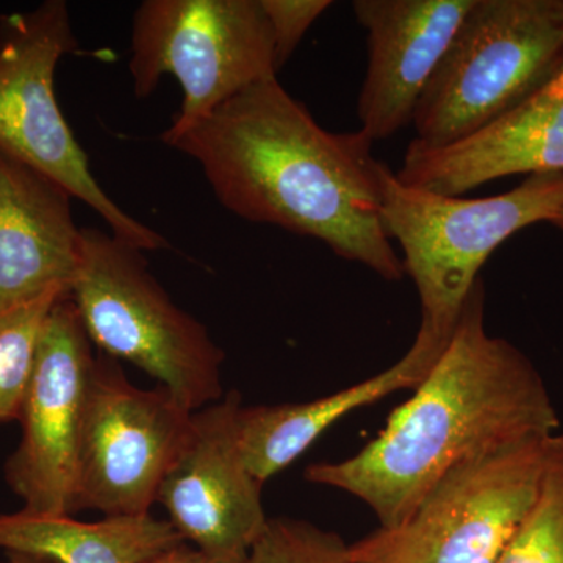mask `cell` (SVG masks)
Here are the masks:
<instances>
[{"mask_svg": "<svg viewBox=\"0 0 563 563\" xmlns=\"http://www.w3.org/2000/svg\"><path fill=\"white\" fill-rule=\"evenodd\" d=\"M247 563H350V559L339 533L309 521L272 518Z\"/></svg>", "mask_w": 563, "mask_h": 563, "instance_id": "19", "label": "cell"}, {"mask_svg": "<svg viewBox=\"0 0 563 563\" xmlns=\"http://www.w3.org/2000/svg\"><path fill=\"white\" fill-rule=\"evenodd\" d=\"M474 0H355L368 31V69L358 96L362 131L385 140L415 110Z\"/></svg>", "mask_w": 563, "mask_h": 563, "instance_id": "12", "label": "cell"}, {"mask_svg": "<svg viewBox=\"0 0 563 563\" xmlns=\"http://www.w3.org/2000/svg\"><path fill=\"white\" fill-rule=\"evenodd\" d=\"M150 563H211L202 553H199L195 547L188 543H181L172 550L165 551Z\"/></svg>", "mask_w": 563, "mask_h": 563, "instance_id": "21", "label": "cell"}, {"mask_svg": "<svg viewBox=\"0 0 563 563\" xmlns=\"http://www.w3.org/2000/svg\"><path fill=\"white\" fill-rule=\"evenodd\" d=\"M166 146L201 165L236 217L310 236L388 282L406 269L385 232L380 169L365 132L322 129L277 77L257 81Z\"/></svg>", "mask_w": 563, "mask_h": 563, "instance_id": "1", "label": "cell"}, {"mask_svg": "<svg viewBox=\"0 0 563 563\" xmlns=\"http://www.w3.org/2000/svg\"><path fill=\"white\" fill-rule=\"evenodd\" d=\"M562 70L563 0H474L415 110V140L466 139Z\"/></svg>", "mask_w": 563, "mask_h": 563, "instance_id": "5", "label": "cell"}, {"mask_svg": "<svg viewBox=\"0 0 563 563\" xmlns=\"http://www.w3.org/2000/svg\"><path fill=\"white\" fill-rule=\"evenodd\" d=\"M551 224L555 225V228L559 229V231L563 232V209L559 211L558 214L553 218V220L550 221Z\"/></svg>", "mask_w": 563, "mask_h": 563, "instance_id": "23", "label": "cell"}, {"mask_svg": "<svg viewBox=\"0 0 563 563\" xmlns=\"http://www.w3.org/2000/svg\"><path fill=\"white\" fill-rule=\"evenodd\" d=\"M239 393L192 415L190 439L158 490L185 543L211 563H247L269 518L262 488L244 465L239 442Z\"/></svg>", "mask_w": 563, "mask_h": 563, "instance_id": "11", "label": "cell"}, {"mask_svg": "<svg viewBox=\"0 0 563 563\" xmlns=\"http://www.w3.org/2000/svg\"><path fill=\"white\" fill-rule=\"evenodd\" d=\"M484 312L479 279L439 361L384 431L350 459L307 466L306 479L350 493L379 528H396L459 463L559 433L542 374L512 343L488 335Z\"/></svg>", "mask_w": 563, "mask_h": 563, "instance_id": "2", "label": "cell"}, {"mask_svg": "<svg viewBox=\"0 0 563 563\" xmlns=\"http://www.w3.org/2000/svg\"><path fill=\"white\" fill-rule=\"evenodd\" d=\"M70 199L57 181L0 150V313L73 287L84 233Z\"/></svg>", "mask_w": 563, "mask_h": 563, "instance_id": "14", "label": "cell"}, {"mask_svg": "<svg viewBox=\"0 0 563 563\" xmlns=\"http://www.w3.org/2000/svg\"><path fill=\"white\" fill-rule=\"evenodd\" d=\"M192 415L166 388L143 390L114 358H96L81 431L79 509L151 514L190 439Z\"/></svg>", "mask_w": 563, "mask_h": 563, "instance_id": "9", "label": "cell"}, {"mask_svg": "<svg viewBox=\"0 0 563 563\" xmlns=\"http://www.w3.org/2000/svg\"><path fill=\"white\" fill-rule=\"evenodd\" d=\"M133 92L147 98L162 77L184 99L168 131H184L257 81L277 77L261 0H146L136 9L129 62Z\"/></svg>", "mask_w": 563, "mask_h": 563, "instance_id": "8", "label": "cell"}, {"mask_svg": "<svg viewBox=\"0 0 563 563\" xmlns=\"http://www.w3.org/2000/svg\"><path fill=\"white\" fill-rule=\"evenodd\" d=\"M7 563H9V562H7Z\"/></svg>", "mask_w": 563, "mask_h": 563, "instance_id": "24", "label": "cell"}, {"mask_svg": "<svg viewBox=\"0 0 563 563\" xmlns=\"http://www.w3.org/2000/svg\"><path fill=\"white\" fill-rule=\"evenodd\" d=\"M92 343L69 295L41 331L31 384L21 409V442L7 459L5 481L22 510L79 512L81 431L92 368Z\"/></svg>", "mask_w": 563, "mask_h": 563, "instance_id": "10", "label": "cell"}, {"mask_svg": "<svg viewBox=\"0 0 563 563\" xmlns=\"http://www.w3.org/2000/svg\"><path fill=\"white\" fill-rule=\"evenodd\" d=\"M450 339L420 328L402 358L363 383L310 402L242 406L239 442L244 465L265 485L346 415L380 401L391 393L415 390L439 361Z\"/></svg>", "mask_w": 563, "mask_h": 563, "instance_id": "15", "label": "cell"}, {"mask_svg": "<svg viewBox=\"0 0 563 563\" xmlns=\"http://www.w3.org/2000/svg\"><path fill=\"white\" fill-rule=\"evenodd\" d=\"M7 558H9V563H54L47 561V559L21 553H7Z\"/></svg>", "mask_w": 563, "mask_h": 563, "instance_id": "22", "label": "cell"}, {"mask_svg": "<svg viewBox=\"0 0 563 563\" xmlns=\"http://www.w3.org/2000/svg\"><path fill=\"white\" fill-rule=\"evenodd\" d=\"M272 31L277 73L299 46L313 22L332 2L329 0H261Z\"/></svg>", "mask_w": 563, "mask_h": 563, "instance_id": "20", "label": "cell"}, {"mask_svg": "<svg viewBox=\"0 0 563 563\" xmlns=\"http://www.w3.org/2000/svg\"><path fill=\"white\" fill-rule=\"evenodd\" d=\"M559 435L459 463L404 523L347 544L350 563H498L539 499Z\"/></svg>", "mask_w": 563, "mask_h": 563, "instance_id": "6", "label": "cell"}, {"mask_svg": "<svg viewBox=\"0 0 563 563\" xmlns=\"http://www.w3.org/2000/svg\"><path fill=\"white\" fill-rule=\"evenodd\" d=\"M181 543L169 520L151 514L106 517L95 523L22 509L0 515V550L54 563H150Z\"/></svg>", "mask_w": 563, "mask_h": 563, "instance_id": "16", "label": "cell"}, {"mask_svg": "<svg viewBox=\"0 0 563 563\" xmlns=\"http://www.w3.org/2000/svg\"><path fill=\"white\" fill-rule=\"evenodd\" d=\"M63 0L0 16V150L87 203L118 239L141 251L169 247L161 233L122 210L92 176L87 154L55 98V69L77 51Z\"/></svg>", "mask_w": 563, "mask_h": 563, "instance_id": "7", "label": "cell"}, {"mask_svg": "<svg viewBox=\"0 0 563 563\" xmlns=\"http://www.w3.org/2000/svg\"><path fill=\"white\" fill-rule=\"evenodd\" d=\"M563 173V70L490 124L443 147L413 140L396 177L409 187L461 196L515 174Z\"/></svg>", "mask_w": 563, "mask_h": 563, "instance_id": "13", "label": "cell"}, {"mask_svg": "<svg viewBox=\"0 0 563 563\" xmlns=\"http://www.w3.org/2000/svg\"><path fill=\"white\" fill-rule=\"evenodd\" d=\"M498 563H563V433L539 499Z\"/></svg>", "mask_w": 563, "mask_h": 563, "instance_id": "18", "label": "cell"}, {"mask_svg": "<svg viewBox=\"0 0 563 563\" xmlns=\"http://www.w3.org/2000/svg\"><path fill=\"white\" fill-rule=\"evenodd\" d=\"M69 291L54 288L0 313V424L20 421L44 322L55 303Z\"/></svg>", "mask_w": 563, "mask_h": 563, "instance_id": "17", "label": "cell"}, {"mask_svg": "<svg viewBox=\"0 0 563 563\" xmlns=\"http://www.w3.org/2000/svg\"><path fill=\"white\" fill-rule=\"evenodd\" d=\"M84 254L69 298L91 343L139 366L191 412L222 399L224 351L155 279L144 251L81 229Z\"/></svg>", "mask_w": 563, "mask_h": 563, "instance_id": "3", "label": "cell"}, {"mask_svg": "<svg viewBox=\"0 0 563 563\" xmlns=\"http://www.w3.org/2000/svg\"><path fill=\"white\" fill-rule=\"evenodd\" d=\"M380 196L385 232L401 244L420 295V328L451 336L496 247L563 209V173L533 174L503 195L470 199L409 187L383 165Z\"/></svg>", "mask_w": 563, "mask_h": 563, "instance_id": "4", "label": "cell"}]
</instances>
